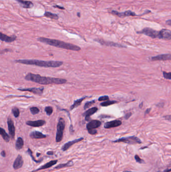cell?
<instances>
[{"label": "cell", "mask_w": 171, "mask_h": 172, "mask_svg": "<svg viewBox=\"0 0 171 172\" xmlns=\"http://www.w3.org/2000/svg\"><path fill=\"white\" fill-rule=\"evenodd\" d=\"M25 79L27 81H32L41 85H49V84H63L67 82L66 80L60 78H53L43 77L38 74H34L32 73H28L25 77Z\"/></svg>", "instance_id": "6da1fadb"}, {"label": "cell", "mask_w": 171, "mask_h": 172, "mask_svg": "<svg viewBox=\"0 0 171 172\" xmlns=\"http://www.w3.org/2000/svg\"><path fill=\"white\" fill-rule=\"evenodd\" d=\"M37 41L53 47L63 48L65 50L76 51H80L81 50L80 47L77 45H74L73 44L69 43H67L57 39H50L45 37H40L37 38Z\"/></svg>", "instance_id": "7a4b0ae2"}, {"label": "cell", "mask_w": 171, "mask_h": 172, "mask_svg": "<svg viewBox=\"0 0 171 172\" xmlns=\"http://www.w3.org/2000/svg\"><path fill=\"white\" fill-rule=\"evenodd\" d=\"M15 62L27 65H36L44 68H58L63 64L61 61H45L38 59H18Z\"/></svg>", "instance_id": "3957f363"}, {"label": "cell", "mask_w": 171, "mask_h": 172, "mask_svg": "<svg viewBox=\"0 0 171 172\" xmlns=\"http://www.w3.org/2000/svg\"><path fill=\"white\" fill-rule=\"evenodd\" d=\"M137 33L138 34H143L152 38L161 39L162 37V33L161 30L158 31L149 27L143 28L140 31H137Z\"/></svg>", "instance_id": "277c9868"}, {"label": "cell", "mask_w": 171, "mask_h": 172, "mask_svg": "<svg viewBox=\"0 0 171 172\" xmlns=\"http://www.w3.org/2000/svg\"><path fill=\"white\" fill-rule=\"evenodd\" d=\"M65 123L63 118H60L57 126V132L56 134V141L57 143L60 142L62 140L63 132L65 129Z\"/></svg>", "instance_id": "5b68a950"}, {"label": "cell", "mask_w": 171, "mask_h": 172, "mask_svg": "<svg viewBox=\"0 0 171 172\" xmlns=\"http://www.w3.org/2000/svg\"><path fill=\"white\" fill-rule=\"evenodd\" d=\"M113 142V143H123L129 144H140L142 143L141 140L136 136L122 137V138H119L118 140H114Z\"/></svg>", "instance_id": "8992f818"}, {"label": "cell", "mask_w": 171, "mask_h": 172, "mask_svg": "<svg viewBox=\"0 0 171 172\" xmlns=\"http://www.w3.org/2000/svg\"><path fill=\"white\" fill-rule=\"evenodd\" d=\"M110 13L113 15L117 16L118 17H120V18L130 17V16H132V17L139 16V15L136 14V13L131 11V10H127V11H125L123 12H119L115 11V10H112L111 12H110Z\"/></svg>", "instance_id": "52a82bcc"}, {"label": "cell", "mask_w": 171, "mask_h": 172, "mask_svg": "<svg viewBox=\"0 0 171 172\" xmlns=\"http://www.w3.org/2000/svg\"><path fill=\"white\" fill-rule=\"evenodd\" d=\"M94 41H97L102 45H106L108 47H119V48H126V46L122 45L121 44H117L116 42H112V41H103L102 39H94Z\"/></svg>", "instance_id": "ba28073f"}, {"label": "cell", "mask_w": 171, "mask_h": 172, "mask_svg": "<svg viewBox=\"0 0 171 172\" xmlns=\"http://www.w3.org/2000/svg\"><path fill=\"white\" fill-rule=\"evenodd\" d=\"M149 60L152 62L171 61V54H162L154 56L149 57Z\"/></svg>", "instance_id": "9c48e42d"}, {"label": "cell", "mask_w": 171, "mask_h": 172, "mask_svg": "<svg viewBox=\"0 0 171 172\" xmlns=\"http://www.w3.org/2000/svg\"><path fill=\"white\" fill-rule=\"evenodd\" d=\"M20 91H28L35 94L41 95L43 93L44 88H28L18 89Z\"/></svg>", "instance_id": "30bf717a"}, {"label": "cell", "mask_w": 171, "mask_h": 172, "mask_svg": "<svg viewBox=\"0 0 171 172\" xmlns=\"http://www.w3.org/2000/svg\"><path fill=\"white\" fill-rule=\"evenodd\" d=\"M7 124H8V129L11 138L14 139L15 135V127L14 126V122L10 118H8L7 119Z\"/></svg>", "instance_id": "8fae6325"}, {"label": "cell", "mask_w": 171, "mask_h": 172, "mask_svg": "<svg viewBox=\"0 0 171 172\" xmlns=\"http://www.w3.org/2000/svg\"><path fill=\"white\" fill-rule=\"evenodd\" d=\"M122 122L119 120H114L113 121L107 122L104 124V127L105 129H110L114 127H118L121 125Z\"/></svg>", "instance_id": "7c38bea8"}, {"label": "cell", "mask_w": 171, "mask_h": 172, "mask_svg": "<svg viewBox=\"0 0 171 172\" xmlns=\"http://www.w3.org/2000/svg\"><path fill=\"white\" fill-rule=\"evenodd\" d=\"M97 110H98V108L97 107H93L84 112L83 113L82 116L85 117V119L86 121H90V116L94 114V113H96L97 111Z\"/></svg>", "instance_id": "4fadbf2b"}, {"label": "cell", "mask_w": 171, "mask_h": 172, "mask_svg": "<svg viewBox=\"0 0 171 172\" xmlns=\"http://www.w3.org/2000/svg\"><path fill=\"white\" fill-rule=\"evenodd\" d=\"M102 125V122L97 120H91L87 124V130L91 129H95L99 128Z\"/></svg>", "instance_id": "5bb4252c"}, {"label": "cell", "mask_w": 171, "mask_h": 172, "mask_svg": "<svg viewBox=\"0 0 171 172\" xmlns=\"http://www.w3.org/2000/svg\"><path fill=\"white\" fill-rule=\"evenodd\" d=\"M17 39V36L15 35H13L12 36H9L6 34H3V33H0V39L1 41L4 42L11 43L16 41Z\"/></svg>", "instance_id": "9a60e30c"}, {"label": "cell", "mask_w": 171, "mask_h": 172, "mask_svg": "<svg viewBox=\"0 0 171 172\" xmlns=\"http://www.w3.org/2000/svg\"><path fill=\"white\" fill-rule=\"evenodd\" d=\"M45 123H46V122L43 120H36V121H28L26 122L27 125L34 127L42 126Z\"/></svg>", "instance_id": "2e32d148"}, {"label": "cell", "mask_w": 171, "mask_h": 172, "mask_svg": "<svg viewBox=\"0 0 171 172\" xmlns=\"http://www.w3.org/2000/svg\"><path fill=\"white\" fill-rule=\"evenodd\" d=\"M23 160L21 155H18L17 158H16L14 164H13V167L15 170H18L22 167L23 165Z\"/></svg>", "instance_id": "e0dca14e"}, {"label": "cell", "mask_w": 171, "mask_h": 172, "mask_svg": "<svg viewBox=\"0 0 171 172\" xmlns=\"http://www.w3.org/2000/svg\"><path fill=\"white\" fill-rule=\"evenodd\" d=\"M83 140V137H81V138L76 139V140H72V141H68V143H66L65 144H64L62 146L61 149L63 151H66L68 149H69L70 147H71V146H73V144H75L76 143H78V142L81 141L82 140Z\"/></svg>", "instance_id": "ac0fdd59"}, {"label": "cell", "mask_w": 171, "mask_h": 172, "mask_svg": "<svg viewBox=\"0 0 171 172\" xmlns=\"http://www.w3.org/2000/svg\"><path fill=\"white\" fill-rule=\"evenodd\" d=\"M15 1L18 2L21 7L25 9H30L34 6L33 3L30 1H26V0H15Z\"/></svg>", "instance_id": "d6986e66"}, {"label": "cell", "mask_w": 171, "mask_h": 172, "mask_svg": "<svg viewBox=\"0 0 171 172\" xmlns=\"http://www.w3.org/2000/svg\"><path fill=\"white\" fill-rule=\"evenodd\" d=\"M30 137L32 139H42V138H46V135L44 134L41 132L34 131L30 133Z\"/></svg>", "instance_id": "ffe728a7"}, {"label": "cell", "mask_w": 171, "mask_h": 172, "mask_svg": "<svg viewBox=\"0 0 171 172\" xmlns=\"http://www.w3.org/2000/svg\"><path fill=\"white\" fill-rule=\"evenodd\" d=\"M57 162H58V160H57L51 161H50L49 162H48V163L45 164H44L43 166H42L41 167H40L39 168L37 169V170H33V172H36V171H38V170H44V169L49 168V167H52L53 166H54V164H55Z\"/></svg>", "instance_id": "44dd1931"}, {"label": "cell", "mask_w": 171, "mask_h": 172, "mask_svg": "<svg viewBox=\"0 0 171 172\" xmlns=\"http://www.w3.org/2000/svg\"><path fill=\"white\" fill-rule=\"evenodd\" d=\"M87 97H83L82 98H80V99L76 100L74 101L73 104H72V105L71 106V107H70V110H72L73 109H74V108L78 107L80 105V104H81L82 102L83 101V100H84Z\"/></svg>", "instance_id": "7402d4cb"}, {"label": "cell", "mask_w": 171, "mask_h": 172, "mask_svg": "<svg viewBox=\"0 0 171 172\" xmlns=\"http://www.w3.org/2000/svg\"><path fill=\"white\" fill-rule=\"evenodd\" d=\"M24 146V140L22 137H18L16 142L15 147L17 150H20Z\"/></svg>", "instance_id": "603a6c76"}, {"label": "cell", "mask_w": 171, "mask_h": 172, "mask_svg": "<svg viewBox=\"0 0 171 172\" xmlns=\"http://www.w3.org/2000/svg\"><path fill=\"white\" fill-rule=\"evenodd\" d=\"M0 134H1V135L2 136V138H3V140L6 142L7 143L9 142L10 139L9 135H8L6 131L2 127L0 128Z\"/></svg>", "instance_id": "cb8c5ba5"}, {"label": "cell", "mask_w": 171, "mask_h": 172, "mask_svg": "<svg viewBox=\"0 0 171 172\" xmlns=\"http://www.w3.org/2000/svg\"><path fill=\"white\" fill-rule=\"evenodd\" d=\"M44 16L47 17L51 19H54V20H58L59 19V16L56 14H54L50 12H46L44 13Z\"/></svg>", "instance_id": "d4e9b609"}, {"label": "cell", "mask_w": 171, "mask_h": 172, "mask_svg": "<svg viewBox=\"0 0 171 172\" xmlns=\"http://www.w3.org/2000/svg\"><path fill=\"white\" fill-rule=\"evenodd\" d=\"M73 164V161H68L67 163H65V164H58V166L54 167V169H59L63 168V167H70V166H72Z\"/></svg>", "instance_id": "484cf974"}, {"label": "cell", "mask_w": 171, "mask_h": 172, "mask_svg": "<svg viewBox=\"0 0 171 172\" xmlns=\"http://www.w3.org/2000/svg\"><path fill=\"white\" fill-rule=\"evenodd\" d=\"M117 103V102L116 101H109V100H108V101H105L104 102H102V103H100V105L102 106V107H107V106L111 105H113V104H116V103Z\"/></svg>", "instance_id": "4316f807"}, {"label": "cell", "mask_w": 171, "mask_h": 172, "mask_svg": "<svg viewBox=\"0 0 171 172\" xmlns=\"http://www.w3.org/2000/svg\"><path fill=\"white\" fill-rule=\"evenodd\" d=\"M12 112L14 115V117L16 118H17L20 115V110L17 107H14L12 109Z\"/></svg>", "instance_id": "83f0119b"}, {"label": "cell", "mask_w": 171, "mask_h": 172, "mask_svg": "<svg viewBox=\"0 0 171 172\" xmlns=\"http://www.w3.org/2000/svg\"><path fill=\"white\" fill-rule=\"evenodd\" d=\"M45 111L47 115L48 116H50L53 113L52 107L51 106H47L45 108Z\"/></svg>", "instance_id": "f1b7e54d"}, {"label": "cell", "mask_w": 171, "mask_h": 172, "mask_svg": "<svg viewBox=\"0 0 171 172\" xmlns=\"http://www.w3.org/2000/svg\"><path fill=\"white\" fill-rule=\"evenodd\" d=\"M30 111L33 115H36L38 114L40 112V110L38 108L36 107H32L30 108Z\"/></svg>", "instance_id": "f546056e"}, {"label": "cell", "mask_w": 171, "mask_h": 172, "mask_svg": "<svg viewBox=\"0 0 171 172\" xmlns=\"http://www.w3.org/2000/svg\"><path fill=\"white\" fill-rule=\"evenodd\" d=\"M95 103V100H93V101H88V102H87L85 103V104H84V110H86L89 107H90L92 105L94 104Z\"/></svg>", "instance_id": "4dcf8cb0"}, {"label": "cell", "mask_w": 171, "mask_h": 172, "mask_svg": "<svg viewBox=\"0 0 171 172\" xmlns=\"http://www.w3.org/2000/svg\"><path fill=\"white\" fill-rule=\"evenodd\" d=\"M163 75L164 78L167 80H171V72H166V71H164L163 72Z\"/></svg>", "instance_id": "1f68e13d"}, {"label": "cell", "mask_w": 171, "mask_h": 172, "mask_svg": "<svg viewBox=\"0 0 171 172\" xmlns=\"http://www.w3.org/2000/svg\"><path fill=\"white\" fill-rule=\"evenodd\" d=\"M27 152H28V153L29 154V155L31 156L32 159V160H33V161H34L35 162H36V163H40V162H41V161H42V160H40V161H36V160L34 158V157H33V155H32V152L31 151V150L30 149H28V150H27Z\"/></svg>", "instance_id": "d6a6232c"}, {"label": "cell", "mask_w": 171, "mask_h": 172, "mask_svg": "<svg viewBox=\"0 0 171 172\" xmlns=\"http://www.w3.org/2000/svg\"><path fill=\"white\" fill-rule=\"evenodd\" d=\"M99 101H106L109 100V97L108 96H103L100 97L98 99Z\"/></svg>", "instance_id": "836d02e7"}, {"label": "cell", "mask_w": 171, "mask_h": 172, "mask_svg": "<svg viewBox=\"0 0 171 172\" xmlns=\"http://www.w3.org/2000/svg\"><path fill=\"white\" fill-rule=\"evenodd\" d=\"M134 158H135L136 161L137 163H140V164L143 163V160H142V158H140V157H139V155H135Z\"/></svg>", "instance_id": "e575fe53"}, {"label": "cell", "mask_w": 171, "mask_h": 172, "mask_svg": "<svg viewBox=\"0 0 171 172\" xmlns=\"http://www.w3.org/2000/svg\"><path fill=\"white\" fill-rule=\"evenodd\" d=\"M88 133L91 134V135H94L97 133V130L96 129H91V130H88Z\"/></svg>", "instance_id": "d590c367"}, {"label": "cell", "mask_w": 171, "mask_h": 172, "mask_svg": "<svg viewBox=\"0 0 171 172\" xmlns=\"http://www.w3.org/2000/svg\"><path fill=\"white\" fill-rule=\"evenodd\" d=\"M163 118L167 121H171V115H168L164 116Z\"/></svg>", "instance_id": "8d00e7d4"}, {"label": "cell", "mask_w": 171, "mask_h": 172, "mask_svg": "<svg viewBox=\"0 0 171 172\" xmlns=\"http://www.w3.org/2000/svg\"><path fill=\"white\" fill-rule=\"evenodd\" d=\"M131 113H126V114L125 115V119H128V118H130V117L131 116Z\"/></svg>", "instance_id": "74e56055"}, {"label": "cell", "mask_w": 171, "mask_h": 172, "mask_svg": "<svg viewBox=\"0 0 171 172\" xmlns=\"http://www.w3.org/2000/svg\"><path fill=\"white\" fill-rule=\"evenodd\" d=\"M53 7H54V8H58V9H60L61 10L65 9V8H64L63 7L60 6H58V5H54V6H53Z\"/></svg>", "instance_id": "f35d334b"}, {"label": "cell", "mask_w": 171, "mask_h": 172, "mask_svg": "<svg viewBox=\"0 0 171 172\" xmlns=\"http://www.w3.org/2000/svg\"><path fill=\"white\" fill-rule=\"evenodd\" d=\"M166 24L167 25H169V26H171V19H169L166 21Z\"/></svg>", "instance_id": "ab89813d"}, {"label": "cell", "mask_w": 171, "mask_h": 172, "mask_svg": "<svg viewBox=\"0 0 171 172\" xmlns=\"http://www.w3.org/2000/svg\"><path fill=\"white\" fill-rule=\"evenodd\" d=\"M151 108H148L146 110V111L145 112V115H146V114H149V112L151 111Z\"/></svg>", "instance_id": "60d3db41"}, {"label": "cell", "mask_w": 171, "mask_h": 172, "mask_svg": "<svg viewBox=\"0 0 171 172\" xmlns=\"http://www.w3.org/2000/svg\"><path fill=\"white\" fill-rule=\"evenodd\" d=\"M1 155H2V157H6V152H5V151H2L1 153Z\"/></svg>", "instance_id": "b9f144b4"}, {"label": "cell", "mask_w": 171, "mask_h": 172, "mask_svg": "<svg viewBox=\"0 0 171 172\" xmlns=\"http://www.w3.org/2000/svg\"><path fill=\"white\" fill-rule=\"evenodd\" d=\"M47 154L48 155H53V152H52V151H50V152H47Z\"/></svg>", "instance_id": "7bdbcfd3"}, {"label": "cell", "mask_w": 171, "mask_h": 172, "mask_svg": "<svg viewBox=\"0 0 171 172\" xmlns=\"http://www.w3.org/2000/svg\"><path fill=\"white\" fill-rule=\"evenodd\" d=\"M77 16H78V17H80V13L79 12H78L77 13Z\"/></svg>", "instance_id": "ee69618b"}, {"label": "cell", "mask_w": 171, "mask_h": 172, "mask_svg": "<svg viewBox=\"0 0 171 172\" xmlns=\"http://www.w3.org/2000/svg\"><path fill=\"white\" fill-rule=\"evenodd\" d=\"M142 105H143V103H141V104H140V108H142Z\"/></svg>", "instance_id": "f6af8a7d"}, {"label": "cell", "mask_w": 171, "mask_h": 172, "mask_svg": "<svg viewBox=\"0 0 171 172\" xmlns=\"http://www.w3.org/2000/svg\"><path fill=\"white\" fill-rule=\"evenodd\" d=\"M39 155H40V154H37V157H38Z\"/></svg>", "instance_id": "bcb514c9"}, {"label": "cell", "mask_w": 171, "mask_h": 172, "mask_svg": "<svg viewBox=\"0 0 171 172\" xmlns=\"http://www.w3.org/2000/svg\"><path fill=\"white\" fill-rule=\"evenodd\" d=\"M130 172V171H125V172Z\"/></svg>", "instance_id": "7dc6e473"}, {"label": "cell", "mask_w": 171, "mask_h": 172, "mask_svg": "<svg viewBox=\"0 0 171 172\" xmlns=\"http://www.w3.org/2000/svg\"></svg>", "instance_id": "c3c4849f"}]
</instances>
